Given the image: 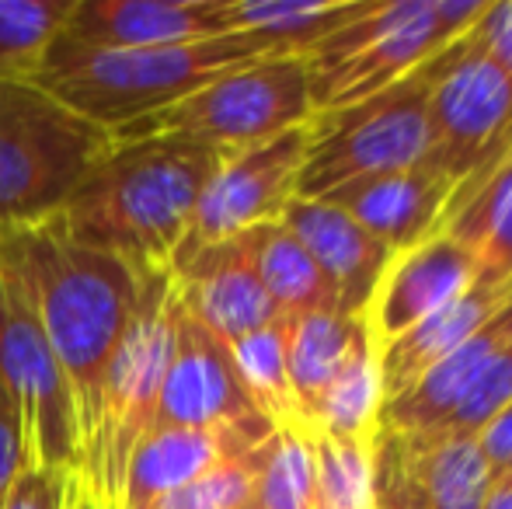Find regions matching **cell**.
<instances>
[{
  "instance_id": "obj_28",
  "label": "cell",
  "mask_w": 512,
  "mask_h": 509,
  "mask_svg": "<svg viewBox=\"0 0 512 509\" xmlns=\"http://www.w3.org/2000/svg\"><path fill=\"white\" fill-rule=\"evenodd\" d=\"M77 0H0V84L35 81Z\"/></svg>"
},
{
  "instance_id": "obj_33",
  "label": "cell",
  "mask_w": 512,
  "mask_h": 509,
  "mask_svg": "<svg viewBox=\"0 0 512 509\" xmlns=\"http://www.w3.org/2000/svg\"><path fill=\"white\" fill-rule=\"evenodd\" d=\"M28 468H39V464H35V457H32L25 415H21V405L11 394V387L0 381V503H4L11 485L18 482Z\"/></svg>"
},
{
  "instance_id": "obj_41",
  "label": "cell",
  "mask_w": 512,
  "mask_h": 509,
  "mask_svg": "<svg viewBox=\"0 0 512 509\" xmlns=\"http://www.w3.org/2000/svg\"><path fill=\"white\" fill-rule=\"evenodd\" d=\"M244 509H255V506H244Z\"/></svg>"
},
{
  "instance_id": "obj_5",
  "label": "cell",
  "mask_w": 512,
  "mask_h": 509,
  "mask_svg": "<svg viewBox=\"0 0 512 509\" xmlns=\"http://www.w3.org/2000/svg\"><path fill=\"white\" fill-rule=\"evenodd\" d=\"M112 143L35 81L0 84V231L53 220Z\"/></svg>"
},
{
  "instance_id": "obj_26",
  "label": "cell",
  "mask_w": 512,
  "mask_h": 509,
  "mask_svg": "<svg viewBox=\"0 0 512 509\" xmlns=\"http://www.w3.org/2000/svg\"><path fill=\"white\" fill-rule=\"evenodd\" d=\"M380 384H377V353L373 342H359L345 367L331 377L324 394L317 398L307 422V436L328 440H373L380 419Z\"/></svg>"
},
{
  "instance_id": "obj_40",
  "label": "cell",
  "mask_w": 512,
  "mask_h": 509,
  "mask_svg": "<svg viewBox=\"0 0 512 509\" xmlns=\"http://www.w3.org/2000/svg\"><path fill=\"white\" fill-rule=\"evenodd\" d=\"M370 509H380V506H373V503H370Z\"/></svg>"
},
{
  "instance_id": "obj_6",
  "label": "cell",
  "mask_w": 512,
  "mask_h": 509,
  "mask_svg": "<svg viewBox=\"0 0 512 509\" xmlns=\"http://www.w3.org/2000/svg\"><path fill=\"white\" fill-rule=\"evenodd\" d=\"M171 318H175V283L171 272L143 276L140 304L126 335L105 370L98 408L81 447L77 482L95 499L119 509L122 471L136 443L154 429L164 370L171 356Z\"/></svg>"
},
{
  "instance_id": "obj_1",
  "label": "cell",
  "mask_w": 512,
  "mask_h": 509,
  "mask_svg": "<svg viewBox=\"0 0 512 509\" xmlns=\"http://www.w3.org/2000/svg\"><path fill=\"white\" fill-rule=\"evenodd\" d=\"M227 154L185 136L115 140L53 220L70 241L119 258L136 276L171 272L199 196Z\"/></svg>"
},
{
  "instance_id": "obj_20",
  "label": "cell",
  "mask_w": 512,
  "mask_h": 509,
  "mask_svg": "<svg viewBox=\"0 0 512 509\" xmlns=\"http://www.w3.org/2000/svg\"><path fill=\"white\" fill-rule=\"evenodd\" d=\"M258 447L262 443L248 440L234 429L154 426L129 454V464L122 471L119 509H150L157 499L196 482L216 464L244 457Z\"/></svg>"
},
{
  "instance_id": "obj_11",
  "label": "cell",
  "mask_w": 512,
  "mask_h": 509,
  "mask_svg": "<svg viewBox=\"0 0 512 509\" xmlns=\"http://www.w3.org/2000/svg\"><path fill=\"white\" fill-rule=\"evenodd\" d=\"M304 154L307 123L223 157L220 171L209 178L206 192L199 196L175 262L227 238H237V234L255 231V227L279 224L286 206L297 199Z\"/></svg>"
},
{
  "instance_id": "obj_7",
  "label": "cell",
  "mask_w": 512,
  "mask_h": 509,
  "mask_svg": "<svg viewBox=\"0 0 512 509\" xmlns=\"http://www.w3.org/2000/svg\"><path fill=\"white\" fill-rule=\"evenodd\" d=\"M310 116L314 105H310L304 56H265L213 77L196 95L115 129L112 136L115 140L185 136L234 154L286 129L304 126Z\"/></svg>"
},
{
  "instance_id": "obj_4",
  "label": "cell",
  "mask_w": 512,
  "mask_h": 509,
  "mask_svg": "<svg viewBox=\"0 0 512 509\" xmlns=\"http://www.w3.org/2000/svg\"><path fill=\"white\" fill-rule=\"evenodd\" d=\"M488 0H377L304 53L314 112L345 109L405 81L471 32Z\"/></svg>"
},
{
  "instance_id": "obj_25",
  "label": "cell",
  "mask_w": 512,
  "mask_h": 509,
  "mask_svg": "<svg viewBox=\"0 0 512 509\" xmlns=\"http://www.w3.org/2000/svg\"><path fill=\"white\" fill-rule=\"evenodd\" d=\"M251 255H255V269L262 279L265 293L276 304L279 318H297L310 311H338L335 290L307 248L297 241V234L286 231L283 224H265L248 231Z\"/></svg>"
},
{
  "instance_id": "obj_23",
  "label": "cell",
  "mask_w": 512,
  "mask_h": 509,
  "mask_svg": "<svg viewBox=\"0 0 512 509\" xmlns=\"http://www.w3.org/2000/svg\"><path fill=\"white\" fill-rule=\"evenodd\" d=\"M373 4L377 0H230L227 32L255 35L276 56H304Z\"/></svg>"
},
{
  "instance_id": "obj_38",
  "label": "cell",
  "mask_w": 512,
  "mask_h": 509,
  "mask_svg": "<svg viewBox=\"0 0 512 509\" xmlns=\"http://www.w3.org/2000/svg\"><path fill=\"white\" fill-rule=\"evenodd\" d=\"M488 509H512V482H499L488 499Z\"/></svg>"
},
{
  "instance_id": "obj_39",
  "label": "cell",
  "mask_w": 512,
  "mask_h": 509,
  "mask_svg": "<svg viewBox=\"0 0 512 509\" xmlns=\"http://www.w3.org/2000/svg\"><path fill=\"white\" fill-rule=\"evenodd\" d=\"M63 509H70V492H67V503H63Z\"/></svg>"
},
{
  "instance_id": "obj_18",
  "label": "cell",
  "mask_w": 512,
  "mask_h": 509,
  "mask_svg": "<svg viewBox=\"0 0 512 509\" xmlns=\"http://www.w3.org/2000/svg\"><path fill=\"white\" fill-rule=\"evenodd\" d=\"M279 224L297 234L321 276L335 290V304L342 314L363 318L387 262L391 248H384L370 231L356 224L345 210L324 199H293Z\"/></svg>"
},
{
  "instance_id": "obj_19",
  "label": "cell",
  "mask_w": 512,
  "mask_h": 509,
  "mask_svg": "<svg viewBox=\"0 0 512 509\" xmlns=\"http://www.w3.org/2000/svg\"><path fill=\"white\" fill-rule=\"evenodd\" d=\"M509 300H512V279L481 269L478 279H474L453 304H446L443 311L425 318L422 325H415L411 332L401 335V339L377 349L380 401L391 405L394 398L411 391V387L422 381L436 363H443L460 342L471 339L488 318H495Z\"/></svg>"
},
{
  "instance_id": "obj_30",
  "label": "cell",
  "mask_w": 512,
  "mask_h": 509,
  "mask_svg": "<svg viewBox=\"0 0 512 509\" xmlns=\"http://www.w3.org/2000/svg\"><path fill=\"white\" fill-rule=\"evenodd\" d=\"M310 447H314L317 509H370L373 440L310 436Z\"/></svg>"
},
{
  "instance_id": "obj_2",
  "label": "cell",
  "mask_w": 512,
  "mask_h": 509,
  "mask_svg": "<svg viewBox=\"0 0 512 509\" xmlns=\"http://www.w3.org/2000/svg\"><path fill=\"white\" fill-rule=\"evenodd\" d=\"M0 265L25 290L67 374L84 447L105 370L140 304L143 276L119 258L70 241L56 220L0 231Z\"/></svg>"
},
{
  "instance_id": "obj_21",
  "label": "cell",
  "mask_w": 512,
  "mask_h": 509,
  "mask_svg": "<svg viewBox=\"0 0 512 509\" xmlns=\"http://www.w3.org/2000/svg\"><path fill=\"white\" fill-rule=\"evenodd\" d=\"M509 342H512V300L495 318H488L471 339L460 342L443 363H436L411 391H405L391 405L380 408L377 429L408 433V436L439 433L446 426V419L460 408V401L467 398V391L481 381V374L492 367V360Z\"/></svg>"
},
{
  "instance_id": "obj_32",
  "label": "cell",
  "mask_w": 512,
  "mask_h": 509,
  "mask_svg": "<svg viewBox=\"0 0 512 509\" xmlns=\"http://www.w3.org/2000/svg\"><path fill=\"white\" fill-rule=\"evenodd\" d=\"M512 401V342L492 360V367L481 374V381L467 391V398L460 401L457 412L446 419V426L439 433H464L478 436L495 415Z\"/></svg>"
},
{
  "instance_id": "obj_13",
  "label": "cell",
  "mask_w": 512,
  "mask_h": 509,
  "mask_svg": "<svg viewBox=\"0 0 512 509\" xmlns=\"http://www.w3.org/2000/svg\"><path fill=\"white\" fill-rule=\"evenodd\" d=\"M154 426L234 429L255 443H265L276 433L244 391L230 346L206 332L192 314H185L178 297L171 318V356Z\"/></svg>"
},
{
  "instance_id": "obj_31",
  "label": "cell",
  "mask_w": 512,
  "mask_h": 509,
  "mask_svg": "<svg viewBox=\"0 0 512 509\" xmlns=\"http://www.w3.org/2000/svg\"><path fill=\"white\" fill-rule=\"evenodd\" d=\"M262 450V447H258ZM258 450L234 461L216 464L213 471L199 475L196 482L182 485L171 496L157 499L150 509H244L255 496V475H258Z\"/></svg>"
},
{
  "instance_id": "obj_17",
  "label": "cell",
  "mask_w": 512,
  "mask_h": 509,
  "mask_svg": "<svg viewBox=\"0 0 512 509\" xmlns=\"http://www.w3.org/2000/svg\"><path fill=\"white\" fill-rule=\"evenodd\" d=\"M453 189L457 185L425 161L415 164V168L352 178V182L338 185L321 199L349 213L384 248L405 252L422 238L436 234Z\"/></svg>"
},
{
  "instance_id": "obj_37",
  "label": "cell",
  "mask_w": 512,
  "mask_h": 509,
  "mask_svg": "<svg viewBox=\"0 0 512 509\" xmlns=\"http://www.w3.org/2000/svg\"><path fill=\"white\" fill-rule=\"evenodd\" d=\"M70 509H115V506H108L102 503V499H95L88 489H84L81 482H77V475L70 478Z\"/></svg>"
},
{
  "instance_id": "obj_12",
  "label": "cell",
  "mask_w": 512,
  "mask_h": 509,
  "mask_svg": "<svg viewBox=\"0 0 512 509\" xmlns=\"http://www.w3.org/2000/svg\"><path fill=\"white\" fill-rule=\"evenodd\" d=\"M495 478L478 436L387 433L370 450V503L380 509H488Z\"/></svg>"
},
{
  "instance_id": "obj_15",
  "label": "cell",
  "mask_w": 512,
  "mask_h": 509,
  "mask_svg": "<svg viewBox=\"0 0 512 509\" xmlns=\"http://www.w3.org/2000/svg\"><path fill=\"white\" fill-rule=\"evenodd\" d=\"M227 4L230 0H77L53 46L108 53L230 35Z\"/></svg>"
},
{
  "instance_id": "obj_16",
  "label": "cell",
  "mask_w": 512,
  "mask_h": 509,
  "mask_svg": "<svg viewBox=\"0 0 512 509\" xmlns=\"http://www.w3.org/2000/svg\"><path fill=\"white\" fill-rule=\"evenodd\" d=\"M171 283L185 314H192L227 346L279 321L276 304L258 279L248 234H237L175 262Z\"/></svg>"
},
{
  "instance_id": "obj_3",
  "label": "cell",
  "mask_w": 512,
  "mask_h": 509,
  "mask_svg": "<svg viewBox=\"0 0 512 509\" xmlns=\"http://www.w3.org/2000/svg\"><path fill=\"white\" fill-rule=\"evenodd\" d=\"M265 56L276 53L244 32L178 42V46L108 49V53H74L53 46L35 84L77 116L115 133L196 95L213 77Z\"/></svg>"
},
{
  "instance_id": "obj_35",
  "label": "cell",
  "mask_w": 512,
  "mask_h": 509,
  "mask_svg": "<svg viewBox=\"0 0 512 509\" xmlns=\"http://www.w3.org/2000/svg\"><path fill=\"white\" fill-rule=\"evenodd\" d=\"M70 478L74 475H60V471L49 468H28L11 485L0 509H63L70 492Z\"/></svg>"
},
{
  "instance_id": "obj_29",
  "label": "cell",
  "mask_w": 512,
  "mask_h": 509,
  "mask_svg": "<svg viewBox=\"0 0 512 509\" xmlns=\"http://www.w3.org/2000/svg\"><path fill=\"white\" fill-rule=\"evenodd\" d=\"M255 509H317L314 447L310 436L293 429H276L258 450Z\"/></svg>"
},
{
  "instance_id": "obj_34",
  "label": "cell",
  "mask_w": 512,
  "mask_h": 509,
  "mask_svg": "<svg viewBox=\"0 0 512 509\" xmlns=\"http://www.w3.org/2000/svg\"><path fill=\"white\" fill-rule=\"evenodd\" d=\"M467 42L512 81V0H488L485 14L467 32Z\"/></svg>"
},
{
  "instance_id": "obj_9",
  "label": "cell",
  "mask_w": 512,
  "mask_h": 509,
  "mask_svg": "<svg viewBox=\"0 0 512 509\" xmlns=\"http://www.w3.org/2000/svg\"><path fill=\"white\" fill-rule=\"evenodd\" d=\"M422 74L432 123L429 164L460 185L495 150L512 143V81L467 35L439 49Z\"/></svg>"
},
{
  "instance_id": "obj_8",
  "label": "cell",
  "mask_w": 512,
  "mask_h": 509,
  "mask_svg": "<svg viewBox=\"0 0 512 509\" xmlns=\"http://www.w3.org/2000/svg\"><path fill=\"white\" fill-rule=\"evenodd\" d=\"M422 67L380 95L310 116L297 199H321L352 178L429 161L432 123Z\"/></svg>"
},
{
  "instance_id": "obj_24",
  "label": "cell",
  "mask_w": 512,
  "mask_h": 509,
  "mask_svg": "<svg viewBox=\"0 0 512 509\" xmlns=\"http://www.w3.org/2000/svg\"><path fill=\"white\" fill-rule=\"evenodd\" d=\"M286 325V370H290V387L300 408V422H307L314 412L317 398L331 377L345 367L359 342H366L363 318H352L342 311H310L297 318H283Z\"/></svg>"
},
{
  "instance_id": "obj_14",
  "label": "cell",
  "mask_w": 512,
  "mask_h": 509,
  "mask_svg": "<svg viewBox=\"0 0 512 509\" xmlns=\"http://www.w3.org/2000/svg\"><path fill=\"white\" fill-rule=\"evenodd\" d=\"M478 272V255L443 231L429 234L405 252H394L363 311L373 353L453 304L478 279Z\"/></svg>"
},
{
  "instance_id": "obj_36",
  "label": "cell",
  "mask_w": 512,
  "mask_h": 509,
  "mask_svg": "<svg viewBox=\"0 0 512 509\" xmlns=\"http://www.w3.org/2000/svg\"><path fill=\"white\" fill-rule=\"evenodd\" d=\"M478 447L492 468L495 485L512 482V401L478 433Z\"/></svg>"
},
{
  "instance_id": "obj_10",
  "label": "cell",
  "mask_w": 512,
  "mask_h": 509,
  "mask_svg": "<svg viewBox=\"0 0 512 509\" xmlns=\"http://www.w3.org/2000/svg\"><path fill=\"white\" fill-rule=\"evenodd\" d=\"M0 381L18 398L39 468L77 475L81 419L70 381L28 304L25 290L0 265Z\"/></svg>"
},
{
  "instance_id": "obj_22",
  "label": "cell",
  "mask_w": 512,
  "mask_h": 509,
  "mask_svg": "<svg viewBox=\"0 0 512 509\" xmlns=\"http://www.w3.org/2000/svg\"><path fill=\"white\" fill-rule=\"evenodd\" d=\"M436 231L471 248L485 272L512 279V143L453 189Z\"/></svg>"
},
{
  "instance_id": "obj_27",
  "label": "cell",
  "mask_w": 512,
  "mask_h": 509,
  "mask_svg": "<svg viewBox=\"0 0 512 509\" xmlns=\"http://www.w3.org/2000/svg\"><path fill=\"white\" fill-rule=\"evenodd\" d=\"M230 356L241 374V384L255 408L272 422V429H293L304 433L300 408L290 387V370H286V325L283 318L244 339L230 342ZM307 436V433H304Z\"/></svg>"
}]
</instances>
